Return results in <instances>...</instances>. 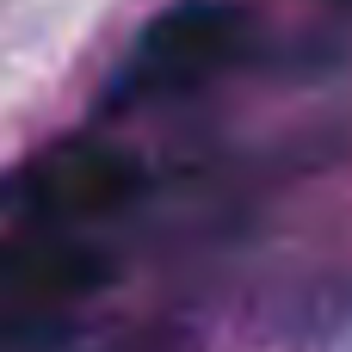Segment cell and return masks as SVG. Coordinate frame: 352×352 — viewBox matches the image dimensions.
Here are the masks:
<instances>
[{
    "label": "cell",
    "mask_w": 352,
    "mask_h": 352,
    "mask_svg": "<svg viewBox=\"0 0 352 352\" xmlns=\"http://www.w3.org/2000/svg\"><path fill=\"white\" fill-rule=\"evenodd\" d=\"M142 192V161L118 142H99V136H74V142H56L43 148L37 161H25L0 204L25 223V229H80V223H99V217H118L130 198Z\"/></svg>",
    "instance_id": "cell-1"
},
{
    "label": "cell",
    "mask_w": 352,
    "mask_h": 352,
    "mask_svg": "<svg viewBox=\"0 0 352 352\" xmlns=\"http://www.w3.org/2000/svg\"><path fill=\"white\" fill-rule=\"evenodd\" d=\"M248 25L254 19L235 0H179V6H167L161 19H148L136 50L124 56L111 105H124V99H167V93L204 87L248 43Z\"/></svg>",
    "instance_id": "cell-2"
},
{
    "label": "cell",
    "mask_w": 352,
    "mask_h": 352,
    "mask_svg": "<svg viewBox=\"0 0 352 352\" xmlns=\"http://www.w3.org/2000/svg\"><path fill=\"white\" fill-rule=\"evenodd\" d=\"M118 278V260L80 235H50L25 229L0 241V309L25 316H56L62 303H80Z\"/></svg>",
    "instance_id": "cell-3"
},
{
    "label": "cell",
    "mask_w": 352,
    "mask_h": 352,
    "mask_svg": "<svg viewBox=\"0 0 352 352\" xmlns=\"http://www.w3.org/2000/svg\"><path fill=\"white\" fill-rule=\"evenodd\" d=\"M56 340V316H25V309H0V352H31Z\"/></svg>",
    "instance_id": "cell-4"
}]
</instances>
